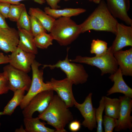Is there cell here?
I'll return each instance as SVG.
<instances>
[{
  "instance_id": "3957f363",
  "label": "cell",
  "mask_w": 132,
  "mask_h": 132,
  "mask_svg": "<svg viewBox=\"0 0 132 132\" xmlns=\"http://www.w3.org/2000/svg\"><path fill=\"white\" fill-rule=\"evenodd\" d=\"M53 40L62 46L71 44L81 33L80 24L70 18L61 17L55 19L50 32Z\"/></svg>"
},
{
  "instance_id": "f546056e",
  "label": "cell",
  "mask_w": 132,
  "mask_h": 132,
  "mask_svg": "<svg viewBox=\"0 0 132 132\" xmlns=\"http://www.w3.org/2000/svg\"><path fill=\"white\" fill-rule=\"evenodd\" d=\"M117 119L105 115L103 117L102 123L105 132H112L116 126Z\"/></svg>"
},
{
  "instance_id": "9a60e30c",
  "label": "cell",
  "mask_w": 132,
  "mask_h": 132,
  "mask_svg": "<svg viewBox=\"0 0 132 132\" xmlns=\"http://www.w3.org/2000/svg\"><path fill=\"white\" fill-rule=\"evenodd\" d=\"M19 41L18 30L11 27L0 28V49L6 53L17 48Z\"/></svg>"
},
{
  "instance_id": "836d02e7",
  "label": "cell",
  "mask_w": 132,
  "mask_h": 132,
  "mask_svg": "<svg viewBox=\"0 0 132 132\" xmlns=\"http://www.w3.org/2000/svg\"><path fill=\"white\" fill-rule=\"evenodd\" d=\"M26 0H0V2H5L9 3L11 4H17L20 3V2ZM40 5L45 3V0H31Z\"/></svg>"
},
{
  "instance_id": "ba28073f",
  "label": "cell",
  "mask_w": 132,
  "mask_h": 132,
  "mask_svg": "<svg viewBox=\"0 0 132 132\" xmlns=\"http://www.w3.org/2000/svg\"><path fill=\"white\" fill-rule=\"evenodd\" d=\"M54 96V91L51 90L44 91L36 95L22 110L24 118L32 117L36 111L39 114L42 113L47 108Z\"/></svg>"
},
{
  "instance_id": "cb8c5ba5",
  "label": "cell",
  "mask_w": 132,
  "mask_h": 132,
  "mask_svg": "<svg viewBox=\"0 0 132 132\" xmlns=\"http://www.w3.org/2000/svg\"><path fill=\"white\" fill-rule=\"evenodd\" d=\"M53 39L50 33L46 32L40 33L34 37L33 41L37 48L46 49L53 44Z\"/></svg>"
},
{
  "instance_id": "d4e9b609",
  "label": "cell",
  "mask_w": 132,
  "mask_h": 132,
  "mask_svg": "<svg viewBox=\"0 0 132 132\" xmlns=\"http://www.w3.org/2000/svg\"><path fill=\"white\" fill-rule=\"evenodd\" d=\"M108 44L105 41L99 39H93L91 44L90 52L96 55L105 53L108 49Z\"/></svg>"
},
{
  "instance_id": "4dcf8cb0",
  "label": "cell",
  "mask_w": 132,
  "mask_h": 132,
  "mask_svg": "<svg viewBox=\"0 0 132 132\" xmlns=\"http://www.w3.org/2000/svg\"><path fill=\"white\" fill-rule=\"evenodd\" d=\"M10 90L7 76L4 72L0 73V95L7 93Z\"/></svg>"
},
{
  "instance_id": "4316f807",
  "label": "cell",
  "mask_w": 132,
  "mask_h": 132,
  "mask_svg": "<svg viewBox=\"0 0 132 132\" xmlns=\"http://www.w3.org/2000/svg\"><path fill=\"white\" fill-rule=\"evenodd\" d=\"M104 96H102L99 102V107L96 109L95 116L97 123V132H103L102 128L103 114L104 110Z\"/></svg>"
},
{
  "instance_id": "d6a6232c",
  "label": "cell",
  "mask_w": 132,
  "mask_h": 132,
  "mask_svg": "<svg viewBox=\"0 0 132 132\" xmlns=\"http://www.w3.org/2000/svg\"><path fill=\"white\" fill-rule=\"evenodd\" d=\"M81 125L80 121L75 120L70 123L69 128V130L72 132H77L80 129Z\"/></svg>"
},
{
  "instance_id": "277c9868",
  "label": "cell",
  "mask_w": 132,
  "mask_h": 132,
  "mask_svg": "<svg viewBox=\"0 0 132 132\" xmlns=\"http://www.w3.org/2000/svg\"><path fill=\"white\" fill-rule=\"evenodd\" d=\"M69 60L71 62L83 63L96 67L100 70L101 76L106 74H113L118 68L113 53L109 47L105 53L100 55H95L92 57L77 55L74 59Z\"/></svg>"
},
{
  "instance_id": "484cf974",
  "label": "cell",
  "mask_w": 132,
  "mask_h": 132,
  "mask_svg": "<svg viewBox=\"0 0 132 132\" xmlns=\"http://www.w3.org/2000/svg\"><path fill=\"white\" fill-rule=\"evenodd\" d=\"M25 8V4L23 3L11 4L8 18L11 21L17 22Z\"/></svg>"
},
{
  "instance_id": "8fae6325",
  "label": "cell",
  "mask_w": 132,
  "mask_h": 132,
  "mask_svg": "<svg viewBox=\"0 0 132 132\" xmlns=\"http://www.w3.org/2000/svg\"><path fill=\"white\" fill-rule=\"evenodd\" d=\"M119 99L121 101V107L119 117L117 119V125L114 128L115 131L119 132L128 129L132 131V98L124 95L120 96Z\"/></svg>"
},
{
  "instance_id": "f35d334b",
  "label": "cell",
  "mask_w": 132,
  "mask_h": 132,
  "mask_svg": "<svg viewBox=\"0 0 132 132\" xmlns=\"http://www.w3.org/2000/svg\"><path fill=\"white\" fill-rule=\"evenodd\" d=\"M102 0H93V2L96 4H99Z\"/></svg>"
},
{
  "instance_id": "83f0119b",
  "label": "cell",
  "mask_w": 132,
  "mask_h": 132,
  "mask_svg": "<svg viewBox=\"0 0 132 132\" xmlns=\"http://www.w3.org/2000/svg\"><path fill=\"white\" fill-rule=\"evenodd\" d=\"M31 25L30 15L28 14L25 8L17 22V27L18 29H22L31 32Z\"/></svg>"
},
{
  "instance_id": "603a6c76",
  "label": "cell",
  "mask_w": 132,
  "mask_h": 132,
  "mask_svg": "<svg viewBox=\"0 0 132 132\" xmlns=\"http://www.w3.org/2000/svg\"><path fill=\"white\" fill-rule=\"evenodd\" d=\"M25 91L24 89H22L13 92V97L5 107L3 111L5 115H11L17 107L20 106L25 96Z\"/></svg>"
},
{
  "instance_id": "2e32d148",
  "label": "cell",
  "mask_w": 132,
  "mask_h": 132,
  "mask_svg": "<svg viewBox=\"0 0 132 132\" xmlns=\"http://www.w3.org/2000/svg\"><path fill=\"white\" fill-rule=\"evenodd\" d=\"M123 75L120 67L114 73L110 74L109 78L114 82L113 86L107 92V96L115 93H120L124 95L132 98V89L124 81Z\"/></svg>"
},
{
  "instance_id": "ffe728a7",
  "label": "cell",
  "mask_w": 132,
  "mask_h": 132,
  "mask_svg": "<svg viewBox=\"0 0 132 132\" xmlns=\"http://www.w3.org/2000/svg\"><path fill=\"white\" fill-rule=\"evenodd\" d=\"M38 117L24 118L23 121L26 132H54L55 130L45 126L46 123L40 121Z\"/></svg>"
},
{
  "instance_id": "74e56055",
  "label": "cell",
  "mask_w": 132,
  "mask_h": 132,
  "mask_svg": "<svg viewBox=\"0 0 132 132\" xmlns=\"http://www.w3.org/2000/svg\"><path fill=\"white\" fill-rule=\"evenodd\" d=\"M15 132H26L25 129H24L22 125H21L19 128L16 129Z\"/></svg>"
},
{
  "instance_id": "d6986e66",
  "label": "cell",
  "mask_w": 132,
  "mask_h": 132,
  "mask_svg": "<svg viewBox=\"0 0 132 132\" xmlns=\"http://www.w3.org/2000/svg\"><path fill=\"white\" fill-rule=\"evenodd\" d=\"M44 11L48 15L56 19L61 17L70 18L77 16L84 13L86 10L80 8L54 9L46 7L44 8Z\"/></svg>"
},
{
  "instance_id": "7a4b0ae2",
  "label": "cell",
  "mask_w": 132,
  "mask_h": 132,
  "mask_svg": "<svg viewBox=\"0 0 132 132\" xmlns=\"http://www.w3.org/2000/svg\"><path fill=\"white\" fill-rule=\"evenodd\" d=\"M57 95H54L48 106L38 117L55 128L56 132H66V126L73 119L71 112Z\"/></svg>"
},
{
  "instance_id": "7c38bea8",
  "label": "cell",
  "mask_w": 132,
  "mask_h": 132,
  "mask_svg": "<svg viewBox=\"0 0 132 132\" xmlns=\"http://www.w3.org/2000/svg\"><path fill=\"white\" fill-rule=\"evenodd\" d=\"M92 95V93H89L82 103H79L76 101L74 103L75 107L79 110L84 118L81 125L90 131L97 127L95 116L96 108L93 106Z\"/></svg>"
},
{
  "instance_id": "e575fe53",
  "label": "cell",
  "mask_w": 132,
  "mask_h": 132,
  "mask_svg": "<svg viewBox=\"0 0 132 132\" xmlns=\"http://www.w3.org/2000/svg\"><path fill=\"white\" fill-rule=\"evenodd\" d=\"M51 8L53 9H58L60 6L58 5L61 0H45Z\"/></svg>"
},
{
  "instance_id": "30bf717a",
  "label": "cell",
  "mask_w": 132,
  "mask_h": 132,
  "mask_svg": "<svg viewBox=\"0 0 132 132\" xmlns=\"http://www.w3.org/2000/svg\"><path fill=\"white\" fill-rule=\"evenodd\" d=\"M8 56L10 65L27 73L31 70V65L35 58V55L25 51L18 46Z\"/></svg>"
},
{
  "instance_id": "5bb4252c",
  "label": "cell",
  "mask_w": 132,
  "mask_h": 132,
  "mask_svg": "<svg viewBox=\"0 0 132 132\" xmlns=\"http://www.w3.org/2000/svg\"><path fill=\"white\" fill-rule=\"evenodd\" d=\"M106 3L110 12L115 18L132 26V20L128 13L130 8L129 0H106Z\"/></svg>"
},
{
  "instance_id": "7402d4cb",
  "label": "cell",
  "mask_w": 132,
  "mask_h": 132,
  "mask_svg": "<svg viewBox=\"0 0 132 132\" xmlns=\"http://www.w3.org/2000/svg\"><path fill=\"white\" fill-rule=\"evenodd\" d=\"M104 102L105 115L118 119L121 107L120 99L104 96Z\"/></svg>"
},
{
  "instance_id": "8992f818",
  "label": "cell",
  "mask_w": 132,
  "mask_h": 132,
  "mask_svg": "<svg viewBox=\"0 0 132 132\" xmlns=\"http://www.w3.org/2000/svg\"><path fill=\"white\" fill-rule=\"evenodd\" d=\"M41 65L35 60L32 64V77L31 83L29 89L20 105L21 109L25 108L33 97L38 93L44 91L51 90L49 81L46 83L44 81L43 70L39 69Z\"/></svg>"
},
{
  "instance_id": "b9f144b4",
  "label": "cell",
  "mask_w": 132,
  "mask_h": 132,
  "mask_svg": "<svg viewBox=\"0 0 132 132\" xmlns=\"http://www.w3.org/2000/svg\"><path fill=\"white\" fill-rule=\"evenodd\" d=\"M1 123L0 122V126H1Z\"/></svg>"
},
{
  "instance_id": "e0dca14e",
  "label": "cell",
  "mask_w": 132,
  "mask_h": 132,
  "mask_svg": "<svg viewBox=\"0 0 132 132\" xmlns=\"http://www.w3.org/2000/svg\"><path fill=\"white\" fill-rule=\"evenodd\" d=\"M113 55L123 75L132 76V47L126 50L118 51Z\"/></svg>"
},
{
  "instance_id": "9c48e42d",
  "label": "cell",
  "mask_w": 132,
  "mask_h": 132,
  "mask_svg": "<svg viewBox=\"0 0 132 132\" xmlns=\"http://www.w3.org/2000/svg\"><path fill=\"white\" fill-rule=\"evenodd\" d=\"M51 90L55 91L57 95L69 108L74 105L76 101L72 91V82L66 77L61 80H56L52 78L48 81Z\"/></svg>"
},
{
  "instance_id": "4fadbf2b",
  "label": "cell",
  "mask_w": 132,
  "mask_h": 132,
  "mask_svg": "<svg viewBox=\"0 0 132 132\" xmlns=\"http://www.w3.org/2000/svg\"><path fill=\"white\" fill-rule=\"evenodd\" d=\"M116 37L109 47L113 53L127 46H132V26L118 23Z\"/></svg>"
},
{
  "instance_id": "52a82bcc",
  "label": "cell",
  "mask_w": 132,
  "mask_h": 132,
  "mask_svg": "<svg viewBox=\"0 0 132 132\" xmlns=\"http://www.w3.org/2000/svg\"><path fill=\"white\" fill-rule=\"evenodd\" d=\"M9 82L10 90L13 92L24 89L28 91L30 87L32 79L27 73L13 67L10 64L3 68Z\"/></svg>"
},
{
  "instance_id": "d590c367",
  "label": "cell",
  "mask_w": 132,
  "mask_h": 132,
  "mask_svg": "<svg viewBox=\"0 0 132 132\" xmlns=\"http://www.w3.org/2000/svg\"><path fill=\"white\" fill-rule=\"evenodd\" d=\"M9 59L8 56L5 55L0 53V64L9 63Z\"/></svg>"
},
{
  "instance_id": "8d00e7d4",
  "label": "cell",
  "mask_w": 132,
  "mask_h": 132,
  "mask_svg": "<svg viewBox=\"0 0 132 132\" xmlns=\"http://www.w3.org/2000/svg\"><path fill=\"white\" fill-rule=\"evenodd\" d=\"M9 27L5 21V18L0 14V28Z\"/></svg>"
},
{
  "instance_id": "5b68a950",
  "label": "cell",
  "mask_w": 132,
  "mask_h": 132,
  "mask_svg": "<svg viewBox=\"0 0 132 132\" xmlns=\"http://www.w3.org/2000/svg\"><path fill=\"white\" fill-rule=\"evenodd\" d=\"M68 52L65 59L59 60L53 65H43V68L49 67L52 69L59 68L65 73L66 78L70 80L73 84H82L87 81L88 75L83 65L70 62L68 58Z\"/></svg>"
},
{
  "instance_id": "6da1fadb",
  "label": "cell",
  "mask_w": 132,
  "mask_h": 132,
  "mask_svg": "<svg viewBox=\"0 0 132 132\" xmlns=\"http://www.w3.org/2000/svg\"><path fill=\"white\" fill-rule=\"evenodd\" d=\"M88 17L80 24L81 33L89 30L106 31L116 34L118 23L102 0Z\"/></svg>"
},
{
  "instance_id": "60d3db41",
  "label": "cell",
  "mask_w": 132,
  "mask_h": 132,
  "mask_svg": "<svg viewBox=\"0 0 132 132\" xmlns=\"http://www.w3.org/2000/svg\"><path fill=\"white\" fill-rule=\"evenodd\" d=\"M65 1H68L69 0H64ZM90 1H93V0H87Z\"/></svg>"
},
{
  "instance_id": "1f68e13d",
  "label": "cell",
  "mask_w": 132,
  "mask_h": 132,
  "mask_svg": "<svg viewBox=\"0 0 132 132\" xmlns=\"http://www.w3.org/2000/svg\"><path fill=\"white\" fill-rule=\"evenodd\" d=\"M11 5L8 3L0 2V14L5 18H8Z\"/></svg>"
},
{
  "instance_id": "f1b7e54d",
  "label": "cell",
  "mask_w": 132,
  "mask_h": 132,
  "mask_svg": "<svg viewBox=\"0 0 132 132\" xmlns=\"http://www.w3.org/2000/svg\"><path fill=\"white\" fill-rule=\"evenodd\" d=\"M30 16L31 32L34 37L40 33L46 32V30L36 17L32 15H30Z\"/></svg>"
},
{
  "instance_id": "ac0fdd59",
  "label": "cell",
  "mask_w": 132,
  "mask_h": 132,
  "mask_svg": "<svg viewBox=\"0 0 132 132\" xmlns=\"http://www.w3.org/2000/svg\"><path fill=\"white\" fill-rule=\"evenodd\" d=\"M18 29L19 41L18 46L25 51L37 54V48L34 42V37L31 32L22 29Z\"/></svg>"
},
{
  "instance_id": "44dd1931",
  "label": "cell",
  "mask_w": 132,
  "mask_h": 132,
  "mask_svg": "<svg viewBox=\"0 0 132 132\" xmlns=\"http://www.w3.org/2000/svg\"><path fill=\"white\" fill-rule=\"evenodd\" d=\"M28 13L36 17L46 31L50 32L55 19L47 14L44 11L38 8H30Z\"/></svg>"
},
{
  "instance_id": "ab89813d",
  "label": "cell",
  "mask_w": 132,
  "mask_h": 132,
  "mask_svg": "<svg viewBox=\"0 0 132 132\" xmlns=\"http://www.w3.org/2000/svg\"><path fill=\"white\" fill-rule=\"evenodd\" d=\"M4 115H5L3 111L0 112V117L1 116Z\"/></svg>"
}]
</instances>
